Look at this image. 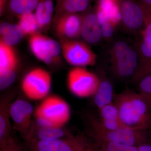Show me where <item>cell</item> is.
Returning <instances> with one entry per match:
<instances>
[{
  "label": "cell",
  "mask_w": 151,
  "mask_h": 151,
  "mask_svg": "<svg viewBox=\"0 0 151 151\" xmlns=\"http://www.w3.org/2000/svg\"><path fill=\"white\" fill-rule=\"evenodd\" d=\"M113 103L123 125L134 129L147 131L151 129V113L139 93L126 91L114 96Z\"/></svg>",
  "instance_id": "6da1fadb"
},
{
  "label": "cell",
  "mask_w": 151,
  "mask_h": 151,
  "mask_svg": "<svg viewBox=\"0 0 151 151\" xmlns=\"http://www.w3.org/2000/svg\"><path fill=\"white\" fill-rule=\"evenodd\" d=\"M90 121L94 137L97 143L114 142L138 147L149 141L147 131L134 129L125 126L118 129L110 131L103 128L97 119L92 118Z\"/></svg>",
  "instance_id": "7a4b0ae2"
},
{
  "label": "cell",
  "mask_w": 151,
  "mask_h": 151,
  "mask_svg": "<svg viewBox=\"0 0 151 151\" xmlns=\"http://www.w3.org/2000/svg\"><path fill=\"white\" fill-rule=\"evenodd\" d=\"M52 84V77L47 70L36 68L24 76L21 83L22 92L28 99L42 100L49 95Z\"/></svg>",
  "instance_id": "3957f363"
},
{
  "label": "cell",
  "mask_w": 151,
  "mask_h": 151,
  "mask_svg": "<svg viewBox=\"0 0 151 151\" xmlns=\"http://www.w3.org/2000/svg\"><path fill=\"white\" fill-rule=\"evenodd\" d=\"M100 80L96 75L83 67H74L67 76V85L70 92L79 98L94 95Z\"/></svg>",
  "instance_id": "277c9868"
},
{
  "label": "cell",
  "mask_w": 151,
  "mask_h": 151,
  "mask_svg": "<svg viewBox=\"0 0 151 151\" xmlns=\"http://www.w3.org/2000/svg\"><path fill=\"white\" fill-rule=\"evenodd\" d=\"M30 151H84L89 147L82 135L71 134L48 140L32 141L26 143Z\"/></svg>",
  "instance_id": "5b68a950"
},
{
  "label": "cell",
  "mask_w": 151,
  "mask_h": 151,
  "mask_svg": "<svg viewBox=\"0 0 151 151\" xmlns=\"http://www.w3.org/2000/svg\"><path fill=\"white\" fill-rule=\"evenodd\" d=\"M34 116H42L59 127H64L70 119V108L62 97L55 95H48L42 100L35 110Z\"/></svg>",
  "instance_id": "8992f818"
},
{
  "label": "cell",
  "mask_w": 151,
  "mask_h": 151,
  "mask_svg": "<svg viewBox=\"0 0 151 151\" xmlns=\"http://www.w3.org/2000/svg\"><path fill=\"white\" fill-rule=\"evenodd\" d=\"M60 44L61 52L68 64L80 67L95 64L96 54L85 44L67 39L61 41Z\"/></svg>",
  "instance_id": "52a82bcc"
},
{
  "label": "cell",
  "mask_w": 151,
  "mask_h": 151,
  "mask_svg": "<svg viewBox=\"0 0 151 151\" xmlns=\"http://www.w3.org/2000/svg\"><path fill=\"white\" fill-rule=\"evenodd\" d=\"M11 120L14 129L24 139L33 124L35 110L32 104L22 97H17L11 104Z\"/></svg>",
  "instance_id": "ba28073f"
},
{
  "label": "cell",
  "mask_w": 151,
  "mask_h": 151,
  "mask_svg": "<svg viewBox=\"0 0 151 151\" xmlns=\"http://www.w3.org/2000/svg\"><path fill=\"white\" fill-rule=\"evenodd\" d=\"M122 20L130 30H136L145 26L144 11L140 2L135 0H123L120 6Z\"/></svg>",
  "instance_id": "9c48e42d"
},
{
  "label": "cell",
  "mask_w": 151,
  "mask_h": 151,
  "mask_svg": "<svg viewBox=\"0 0 151 151\" xmlns=\"http://www.w3.org/2000/svg\"><path fill=\"white\" fill-rule=\"evenodd\" d=\"M82 18L76 14H66L60 16L56 22L55 30L60 36L74 38L81 35Z\"/></svg>",
  "instance_id": "30bf717a"
},
{
  "label": "cell",
  "mask_w": 151,
  "mask_h": 151,
  "mask_svg": "<svg viewBox=\"0 0 151 151\" xmlns=\"http://www.w3.org/2000/svg\"><path fill=\"white\" fill-rule=\"evenodd\" d=\"M15 94L14 93L4 94L0 100V144L12 137L10 110Z\"/></svg>",
  "instance_id": "8fae6325"
},
{
  "label": "cell",
  "mask_w": 151,
  "mask_h": 151,
  "mask_svg": "<svg viewBox=\"0 0 151 151\" xmlns=\"http://www.w3.org/2000/svg\"><path fill=\"white\" fill-rule=\"evenodd\" d=\"M51 38L36 33L30 36L29 40L33 54L47 65L52 64L54 60L51 55Z\"/></svg>",
  "instance_id": "7c38bea8"
},
{
  "label": "cell",
  "mask_w": 151,
  "mask_h": 151,
  "mask_svg": "<svg viewBox=\"0 0 151 151\" xmlns=\"http://www.w3.org/2000/svg\"><path fill=\"white\" fill-rule=\"evenodd\" d=\"M72 134L64 127L42 128L33 122L29 132L24 139L25 143L32 141L48 140Z\"/></svg>",
  "instance_id": "4fadbf2b"
},
{
  "label": "cell",
  "mask_w": 151,
  "mask_h": 151,
  "mask_svg": "<svg viewBox=\"0 0 151 151\" xmlns=\"http://www.w3.org/2000/svg\"><path fill=\"white\" fill-rule=\"evenodd\" d=\"M81 35L90 43H97L101 40L103 35L96 13H89L82 18Z\"/></svg>",
  "instance_id": "5bb4252c"
},
{
  "label": "cell",
  "mask_w": 151,
  "mask_h": 151,
  "mask_svg": "<svg viewBox=\"0 0 151 151\" xmlns=\"http://www.w3.org/2000/svg\"><path fill=\"white\" fill-rule=\"evenodd\" d=\"M96 14L100 25L111 22L116 26L122 20L120 6L112 0H100Z\"/></svg>",
  "instance_id": "9a60e30c"
},
{
  "label": "cell",
  "mask_w": 151,
  "mask_h": 151,
  "mask_svg": "<svg viewBox=\"0 0 151 151\" xmlns=\"http://www.w3.org/2000/svg\"><path fill=\"white\" fill-rule=\"evenodd\" d=\"M140 3L144 11L145 24L142 32V40L140 49L142 55L146 60L143 65L151 62V9Z\"/></svg>",
  "instance_id": "2e32d148"
},
{
  "label": "cell",
  "mask_w": 151,
  "mask_h": 151,
  "mask_svg": "<svg viewBox=\"0 0 151 151\" xmlns=\"http://www.w3.org/2000/svg\"><path fill=\"white\" fill-rule=\"evenodd\" d=\"M41 0H6L5 9L10 13L20 17L32 13Z\"/></svg>",
  "instance_id": "e0dca14e"
},
{
  "label": "cell",
  "mask_w": 151,
  "mask_h": 151,
  "mask_svg": "<svg viewBox=\"0 0 151 151\" xmlns=\"http://www.w3.org/2000/svg\"><path fill=\"white\" fill-rule=\"evenodd\" d=\"M94 104L100 109L106 105L113 103V85L110 81L105 80L100 81L96 92L93 95Z\"/></svg>",
  "instance_id": "ac0fdd59"
},
{
  "label": "cell",
  "mask_w": 151,
  "mask_h": 151,
  "mask_svg": "<svg viewBox=\"0 0 151 151\" xmlns=\"http://www.w3.org/2000/svg\"><path fill=\"white\" fill-rule=\"evenodd\" d=\"M18 60L12 47L0 41V73L9 70H17Z\"/></svg>",
  "instance_id": "d6986e66"
},
{
  "label": "cell",
  "mask_w": 151,
  "mask_h": 151,
  "mask_svg": "<svg viewBox=\"0 0 151 151\" xmlns=\"http://www.w3.org/2000/svg\"><path fill=\"white\" fill-rule=\"evenodd\" d=\"M91 0H59L56 6L58 16L66 14H77L88 7Z\"/></svg>",
  "instance_id": "ffe728a7"
},
{
  "label": "cell",
  "mask_w": 151,
  "mask_h": 151,
  "mask_svg": "<svg viewBox=\"0 0 151 151\" xmlns=\"http://www.w3.org/2000/svg\"><path fill=\"white\" fill-rule=\"evenodd\" d=\"M18 24L25 36H31L36 33L39 29L35 14L30 13L19 17Z\"/></svg>",
  "instance_id": "44dd1931"
},
{
  "label": "cell",
  "mask_w": 151,
  "mask_h": 151,
  "mask_svg": "<svg viewBox=\"0 0 151 151\" xmlns=\"http://www.w3.org/2000/svg\"><path fill=\"white\" fill-rule=\"evenodd\" d=\"M24 35L18 24H11L10 28L6 34L1 37V41L12 46L18 43Z\"/></svg>",
  "instance_id": "7402d4cb"
},
{
  "label": "cell",
  "mask_w": 151,
  "mask_h": 151,
  "mask_svg": "<svg viewBox=\"0 0 151 151\" xmlns=\"http://www.w3.org/2000/svg\"><path fill=\"white\" fill-rule=\"evenodd\" d=\"M145 101L151 113V75H146L140 80L139 92Z\"/></svg>",
  "instance_id": "603a6c76"
},
{
  "label": "cell",
  "mask_w": 151,
  "mask_h": 151,
  "mask_svg": "<svg viewBox=\"0 0 151 151\" xmlns=\"http://www.w3.org/2000/svg\"><path fill=\"white\" fill-rule=\"evenodd\" d=\"M35 15L39 29L48 25L51 21L52 14L47 12L45 9L42 0H41L35 9Z\"/></svg>",
  "instance_id": "cb8c5ba5"
},
{
  "label": "cell",
  "mask_w": 151,
  "mask_h": 151,
  "mask_svg": "<svg viewBox=\"0 0 151 151\" xmlns=\"http://www.w3.org/2000/svg\"><path fill=\"white\" fill-rule=\"evenodd\" d=\"M98 145L102 151H138L137 147L114 142H100Z\"/></svg>",
  "instance_id": "d4e9b609"
},
{
  "label": "cell",
  "mask_w": 151,
  "mask_h": 151,
  "mask_svg": "<svg viewBox=\"0 0 151 151\" xmlns=\"http://www.w3.org/2000/svg\"><path fill=\"white\" fill-rule=\"evenodd\" d=\"M101 120H119L118 108L114 103L99 109Z\"/></svg>",
  "instance_id": "484cf974"
},
{
  "label": "cell",
  "mask_w": 151,
  "mask_h": 151,
  "mask_svg": "<svg viewBox=\"0 0 151 151\" xmlns=\"http://www.w3.org/2000/svg\"><path fill=\"white\" fill-rule=\"evenodd\" d=\"M17 76V70H9L0 73V89H6L13 84Z\"/></svg>",
  "instance_id": "4316f807"
},
{
  "label": "cell",
  "mask_w": 151,
  "mask_h": 151,
  "mask_svg": "<svg viewBox=\"0 0 151 151\" xmlns=\"http://www.w3.org/2000/svg\"><path fill=\"white\" fill-rule=\"evenodd\" d=\"M0 151H27L17 140L12 137L5 142L0 144Z\"/></svg>",
  "instance_id": "83f0119b"
},
{
  "label": "cell",
  "mask_w": 151,
  "mask_h": 151,
  "mask_svg": "<svg viewBox=\"0 0 151 151\" xmlns=\"http://www.w3.org/2000/svg\"><path fill=\"white\" fill-rule=\"evenodd\" d=\"M99 122L103 128L110 131L118 129L124 126L120 120H100Z\"/></svg>",
  "instance_id": "f1b7e54d"
},
{
  "label": "cell",
  "mask_w": 151,
  "mask_h": 151,
  "mask_svg": "<svg viewBox=\"0 0 151 151\" xmlns=\"http://www.w3.org/2000/svg\"><path fill=\"white\" fill-rule=\"evenodd\" d=\"M35 123L38 127L42 128H52V127H60L52 122L51 120L40 116H34Z\"/></svg>",
  "instance_id": "f546056e"
},
{
  "label": "cell",
  "mask_w": 151,
  "mask_h": 151,
  "mask_svg": "<svg viewBox=\"0 0 151 151\" xmlns=\"http://www.w3.org/2000/svg\"><path fill=\"white\" fill-rule=\"evenodd\" d=\"M100 25L103 36L106 38H108L113 35L116 25L111 22L104 23Z\"/></svg>",
  "instance_id": "4dcf8cb0"
},
{
  "label": "cell",
  "mask_w": 151,
  "mask_h": 151,
  "mask_svg": "<svg viewBox=\"0 0 151 151\" xmlns=\"http://www.w3.org/2000/svg\"><path fill=\"white\" fill-rule=\"evenodd\" d=\"M151 75V62H149L145 65L141 66L138 69L137 74H136V79L140 80L141 78L146 75Z\"/></svg>",
  "instance_id": "1f68e13d"
},
{
  "label": "cell",
  "mask_w": 151,
  "mask_h": 151,
  "mask_svg": "<svg viewBox=\"0 0 151 151\" xmlns=\"http://www.w3.org/2000/svg\"><path fill=\"white\" fill-rule=\"evenodd\" d=\"M11 25V24H10L8 23L3 22L1 24V26H0L1 37L7 33L10 28Z\"/></svg>",
  "instance_id": "d6a6232c"
},
{
  "label": "cell",
  "mask_w": 151,
  "mask_h": 151,
  "mask_svg": "<svg viewBox=\"0 0 151 151\" xmlns=\"http://www.w3.org/2000/svg\"><path fill=\"white\" fill-rule=\"evenodd\" d=\"M138 151H151V142H147L137 147Z\"/></svg>",
  "instance_id": "836d02e7"
},
{
  "label": "cell",
  "mask_w": 151,
  "mask_h": 151,
  "mask_svg": "<svg viewBox=\"0 0 151 151\" xmlns=\"http://www.w3.org/2000/svg\"><path fill=\"white\" fill-rule=\"evenodd\" d=\"M140 2L151 9V0H141Z\"/></svg>",
  "instance_id": "e575fe53"
},
{
  "label": "cell",
  "mask_w": 151,
  "mask_h": 151,
  "mask_svg": "<svg viewBox=\"0 0 151 151\" xmlns=\"http://www.w3.org/2000/svg\"><path fill=\"white\" fill-rule=\"evenodd\" d=\"M94 151V150H92V148H91L89 147L88 148H87L86 149V150H85V151Z\"/></svg>",
  "instance_id": "d590c367"
},
{
  "label": "cell",
  "mask_w": 151,
  "mask_h": 151,
  "mask_svg": "<svg viewBox=\"0 0 151 151\" xmlns=\"http://www.w3.org/2000/svg\"><path fill=\"white\" fill-rule=\"evenodd\" d=\"M112 1H115L117 2V1H118V0H112Z\"/></svg>",
  "instance_id": "8d00e7d4"
}]
</instances>
